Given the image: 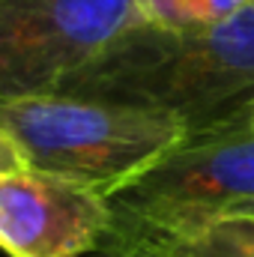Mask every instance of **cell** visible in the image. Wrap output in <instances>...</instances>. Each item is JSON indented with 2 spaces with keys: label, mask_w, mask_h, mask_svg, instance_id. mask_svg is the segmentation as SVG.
Wrapping results in <instances>:
<instances>
[{
  "label": "cell",
  "mask_w": 254,
  "mask_h": 257,
  "mask_svg": "<svg viewBox=\"0 0 254 257\" xmlns=\"http://www.w3.org/2000/svg\"><path fill=\"white\" fill-rule=\"evenodd\" d=\"M254 200V128L189 135L111 197L108 239L177 236Z\"/></svg>",
  "instance_id": "3957f363"
},
{
  "label": "cell",
  "mask_w": 254,
  "mask_h": 257,
  "mask_svg": "<svg viewBox=\"0 0 254 257\" xmlns=\"http://www.w3.org/2000/svg\"><path fill=\"white\" fill-rule=\"evenodd\" d=\"M141 245L153 248L159 257H254V218L224 215L194 230L147 239Z\"/></svg>",
  "instance_id": "8992f818"
},
{
  "label": "cell",
  "mask_w": 254,
  "mask_h": 257,
  "mask_svg": "<svg viewBox=\"0 0 254 257\" xmlns=\"http://www.w3.org/2000/svg\"><path fill=\"white\" fill-rule=\"evenodd\" d=\"M138 24V0H0V102L54 93Z\"/></svg>",
  "instance_id": "277c9868"
},
{
  "label": "cell",
  "mask_w": 254,
  "mask_h": 257,
  "mask_svg": "<svg viewBox=\"0 0 254 257\" xmlns=\"http://www.w3.org/2000/svg\"><path fill=\"white\" fill-rule=\"evenodd\" d=\"M87 257H159L153 248L141 245V242H123V239H105V245L99 251Z\"/></svg>",
  "instance_id": "ba28073f"
},
{
  "label": "cell",
  "mask_w": 254,
  "mask_h": 257,
  "mask_svg": "<svg viewBox=\"0 0 254 257\" xmlns=\"http://www.w3.org/2000/svg\"><path fill=\"white\" fill-rule=\"evenodd\" d=\"M57 93L159 111L189 135L239 128L254 105V3L197 30L138 24Z\"/></svg>",
  "instance_id": "6da1fadb"
},
{
  "label": "cell",
  "mask_w": 254,
  "mask_h": 257,
  "mask_svg": "<svg viewBox=\"0 0 254 257\" xmlns=\"http://www.w3.org/2000/svg\"><path fill=\"white\" fill-rule=\"evenodd\" d=\"M251 0H138L144 24L165 30H197L212 27L236 15Z\"/></svg>",
  "instance_id": "52a82bcc"
},
{
  "label": "cell",
  "mask_w": 254,
  "mask_h": 257,
  "mask_svg": "<svg viewBox=\"0 0 254 257\" xmlns=\"http://www.w3.org/2000/svg\"><path fill=\"white\" fill-rule=\"evenodd\" d=\"M239 128H254V105H251V111L245 114V120L239 123Z\"/></svg>",
  "instance_id": "8fae6325"
},
{
  "label": "cell",
  "mask_w": 254,
  "mask_h": 257,
  "mask_svg": "<svg viewBox=\"0 0 254 257\" xmlns=\"http://www.w3.org/2000/svg\"><path fill=\"white\" fill-rule=\"evenodd\" d=\"M0 132L27 168L96 189L123 192L189 132L177 120L120 102L72 93H36L0 102Z\"/></svg>",
  "instance_id": "7a4b0ae2"
},
{
  "label": "cell",
  "mask_w": 254,
  "mask_h": 257,
  "mask_svg": "<svg viewBox=\"0 0 254 257\" xmlns=\"http://www.w3.org/2000/svg\"><path fill=\"white\" fill-rule=\"evenodd\" d=\"M111 197L72 180L18 168L0 174V251L6 257H87L111 233Z\"/></svg>",
  "instance_id": "5b68a950"
},
{
  "label": "cell",
  "mask_w": 254,
  "mask_h": 257,
  "mask_svg": "<svg viewBox=\"0 0 254 257\" xmlns=\"http://www.w3.org/2000/svg\"><path fill=\"white\" fill-rule=\"evenodd\" d=\"M227 215H248V218H254V200H245V203H239V206H233ZM224 218V215H221Z\"/></svg>",
  "instance_id": "30bf717a"
},
{
  "label": "cell",
  "mask_w": 254,
  "mask_h": 257,
  "mask_svg": "<svg viewBox=\"0 0 254 257\" xmlns=\"http://www.w3.org/2000/svg\"><path fill=\"white\" fill-rule=\"evenodd\" d=\"M251 3H254V0H251Z\"/></svg>",
  "instance_id": "7c38bea8"
},
{
  "label": "cell",
  "mask_w": 254,
  "mask_h": 257,
  "mask_svg": "<svg viewBox=\"0 0 254 257\" xmlns=\"http://www.w3.org/2000/svg\"><path fill=\"white\" fill-rule=\"evenodd\" d=\"M18 168H27V165H24V159L18 156L15 144L0 132V174H6V171H18Z\"/></svg>",
  "instance_id": "9c48e42d"
}]
</instances>
